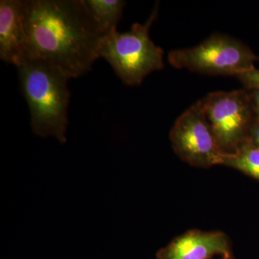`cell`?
<instances>
[{"instance_id":"obj_12","label":"cell","mask_w":259,"mask_h":259,"mask_svg":"<svg viewBox=\"0 0 259 259\" xmlns=\"http://www.w3.org/2000/svg\"><path fill=\"white\" fill-rule=\"evenodd\" d=\"M245 144L259 148V120H255L253 122Z\"/></svg>"},{"instance_id":"obj_7","label":"cell","mask_w":259,"mask_h":259,"mask_svg":"<svg viewBox=\"0 0 259 259\" xmlns=\"http://www.w3.org/2000/svg\"><path fill=\"white\" fill-rule=\"evenodd\" d=\"M231 258L228 237L221 231L190 230L177 237L157 253L158 259Z\"/></svg>"},{"instance_id":"obj_6","label":"cell","mask_w":259,"mask_h":259,"mask_svg":"<svg viewBox=\"0 0 259 259\" xmlns=\"http://www.w3.org/2000/svg\"><path fill=\"white\" fill-rule=\"evenodd\" d=\"M170 139L175 153L191 166L204 168L222 165L224 153L213 134L200 100L177 119Z\"/></svg>"},{"instance_id":"obj_11","label":"cell","mask_w":259,"mask_h":259,"mask_svg":"<svg viewBox=\"0 0 259 259\" xmlns=\"http://www.w3.org/2000/svg\"><path fill=\"white\" fill-rule=\"evenodd\" d=\"M236 78L243 83L246 90H251L259 87V69H255L238 75Z\"/></svg>"},{"instance_id":"obj_14","label":"cell","mask_w":259,"mask_h":259,"mask_svg":"<svg viewBox=\"0 0 259 259\" xmlns=\"http://www.w3.org/2000/svg\"><path fill=\"white\" fill-rule=\"evenodd\" d=\"M224 259H231V258H224Z\"/></svg>"},{"instance_id":"obj_3","label":"cell","mask_w":259,"mask_h":259,"mask_svg":"<svg viewBox=\"0 0 259 259\" xmlns=\"http://www.w3.org/2000/svg\"><path fill=\"white\" fill-rule=\"evenodd\" d=\"M158 10L156 5L146 23L134 24L128 32L115 29L100 38L99 57L108 61L122 82L129 86L141 84L148 74L164 67L163 49L150 37Z\"/></svg>"},{"instance_id":"obj_5","label":"cell","mask_w":259,"mask_h":259,"mask_svg":"<svg viewBox=\"0 0 259 259\" xmlns=\"http://www.w3.org/2000/svg\"><path fill=\"white\" fill-rule=\"evenodd\" d=\"M200 102L221 151L236 152L246 142L255 120L249 90L214 92Z\"/></svg>"},{"instance_id":"obj_1","label":"cell","mask_w":259,"mask_h":259,"mask_svg":"<svg viewBox=\"0 0 259 259\" xmlns=\"http://www.w3.org/2000/svg\"><path fill=\"white\" fill-rule=\"evenodd\" d=\"M21 12L26 59L47 63L71 79L100 58L102 35L83 0H25Z\"/></svg>"},{"instance_id":"obj_13","label":"cell","mask_w":259,"mask_h":259,"mask_svg":"<svg viewBox=\"0 0 259 259\" xmlns=\"http://www.w3.org/2000/svg\"><path fill=\"white\" fill-rule=\"evenodd\" d=\"M249 90L254 109L255 120H259V87Z\"/></svg>"},{"instance_id":"obj_10","label":"cell","mask_w":259,"mask_h":259,"mask_svg":"<svg viewBox=\"0 0 259 259\" xmlns=\"http://www.w3.org/2000/svg\"><path fill=\"white\" fill-rule=\"evenodd\" d=\"M222 165L259 180V148L243 144L236 152L223 154Z\"/></svg>"},{"instance_id":"obj_2","label":"cell","mask_w":259,"mask_h":259,"mask_svg":"<svg viewBox=\"0 0 259 259\" xmlns=\"http://www.w3.org/2000/svg\"><path fill=\"white\" fill-rule=\"evenodd\" d=\"M22 91L28 102L32 131L41 137L66 142L69 78L42 61L26 59L18 66Z\"/></svg>"},{"instance_id":"obj_4","label":"cell","mask_w":259,"mask_h":259,"mask_svg":"<svg viewBox=\"0 0 259 259\" xmlns=\"http://www.w3.org/2000/svg\"><path fill=\"white\" fill-rule=\"evenodd\" d=\"M168 59L176 69L236 77L255 69L259 57L243 42L215 34L195 47L170 51Z\"/></svg>"},{"instance_id":"obj_9","label":"cell","mask_w":259,"mask_h":259,"mask_svg":"<svg viewBox=\"0 0 259 259\" xmlns=\"http://www.w3.org/2000/svg\"><path fill=\"white\" fill-rule=\"evenodd\" d=\"M102 36L117 29L125 2L122 0H83Z\"/></svg>"},{"instance_id":"obj_8","label":"cell","mask_w":259,"mask_h":259,"mask_svg":"<svg viewBox=\"0 0 259 259\" xmlns=\"http://www.w3.org/2000/svg\"><path fill=\"white\" fill-rule=\"evenodd\" d=\"M22 1H0V59L16 67L26 60Z\"/></svg>"}]
</instances>
